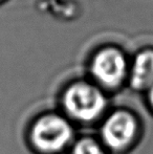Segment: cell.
Returning <instances> with one entry per match:
<instances>
[{
	"label": "cell",
	"instance_id": "6da1fadb",
	"mask_svg": "<svg viewBox=\"0 0 153 154\" xmlns=\"http://www.w3.org/2000/svg\"><path fill=\"white\" fill-rule=\"evenodd\" d=\"M75 140L74 124L62 112L39 114L27 130L31 149L38 154H60L69 149Z\"/></svg>",
	"mask_w": 153,
	"mask_h": 154
},
{
	"label": "cell",
	"instance_id": "7a4b0ae2",
	"mask_svg": "<svg viewBox=\"0 0 153 154\" xmlns=\"http://www.w3.org/2000/svg\"><path fill=\"white\" fill-rule=\"evenodd\" d=\"M62 113L75 125H90L102 121L108 111L104 91L88 82H76L64 90L61 97Z\"/></svg>",
	"mask_w": 153,
	"mask_h": 154
},
{
	"label": "cell",
	"instance_id": "3957f363",
	"mask_svg": "<svg viewBox=\"0 0 153 154\" xmlns=\"http://www.w3.org/2000/svg\"><path fill=\"white\" fill-rule=\"evenodd\" d=\"M141 123L132 111L118 108L109 111L100 124L99 140L107 152L124 153L139 140Z\"/></svg>",
	"mask_w": 153,
	"mask_h": 154
},
{
	"label": "cell",
	"instance_id": "277c9868",
	"mask_svg": "<svg viewBox=\"0 0 153 154\" xmlns=\"http://www.w3.org/2000/svg\"><path fill=\"white\" fill-rule=\"evenodd\" d=\"M91 72L101 86L115 89L123 83L126 77L127 64L124 56L118 49H103L92 61Z\"/></svg>",
	"mask_w": 153,
	"mask_h": 154
},
{
	"label": "cell",
	"instance_id": "5b68a950",
	"mask_svg": "<svg viewBox=\"0 0 153 154\" xmlns=\"http://www.w3.org/2000/svg\"><path fill=\"white\" fill-rule=\"evenodd\" d=\"M130 85L139 91H148L153 86V51H146L137 55L130 70Z\"/></svg>",
	"mask_w": 153,
	"mask_h": 154
},
{
	"label": "cell",
	"instance_id": "8992f818",
	"mask_svg": "<svg viewBox=\"0 0 153 154\" xmlns=\"http://www.w3.org/2000/svg\"><path fill=\"white\" fill-rule=\"evenodd\" d=\"M69 154H107L101 140L93 136L76 138L69 148Z\"/></svg>",
	"mask_w": 153,
	"mask_h": 154
},
{
	"label": "cell",
	"instance_id": "52a82bcc",
	"mask_svg": "<svg viewBox=\"0 0 153 154\" xmlns=\"http://www.w3.org/2000/svg\"><path fill=\"white\" fill-rule=\"evenodd\" d=\"M147 101H148L149 108L151 109V111L153 112V86L147 91Z\"/></svg>",
	"mask_w": 153,
	"mask_h": 154
}]
</instances>
